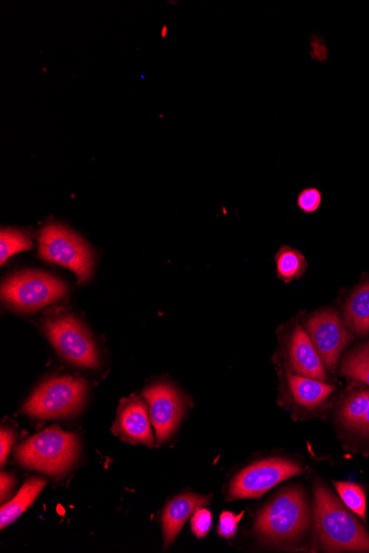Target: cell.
Returning a JSON list of instances; mask_svg holds the SVG:
<instances>
[{"instance_id":"obj_14","label":"cell","mask_w":369,"mask_h":553,"mask_svg":"<svg viewBox=\"0 0 369 553\" xmlns=\"http://www.w3.org/2000/svg\"><path fill=\"white\" fill-rule=\"evenodd\" d=\"M46 486L44 478L34 477L31 478L23 487L20 488L19 493L0 510V527L2 529L12 525L26 510L35 503L37 497Z\"/></svg>"},{"instance_id":"obj_4","label":"cell","mask_w":369,"mask_h":553,"mask_svg":"<svg viewBox=\"0 0 369 553\" xmlns=\"http://www.w3.org/2000/svg\"><path fill=\"white\" fill-rule=\"evenodd\" d=\"M39 255L75 272L79 283L90 279L94 264L92 251L86 241L65 226L48 225L41 230Z\"/></svg>"},{"instance_id":"obj_18","label":"cell","mask_w":369,"mask_h":553,"mask_svg":"<svg viewBox=\"0 0 369 553\" xmlns=\"http://www.w3.org/2000/svg\"><path fill=\"white\" fill-rule=\"evenodd\" d=\"M334 485L343 504L354 514L366 520L367 498L363 487L349 482H335Z\"/></svg>"},{"instance_id":"obj_16","label":"cell","mask_w":369,"mask_h":553,"mask_svg":"<svg viewBox=\"0 0 369 553\" xmlns=\"http://www.w3.org/2000/svg\"><path fill=\"white\" fill-rule=\"evenodd\" d=\"M345 318L354 333L365 336L369 332V282L358 287L345 306Z\"/></svg>"},{"instance_id":"obj_13","label":"cell","mask_w":369,"mask_h":553,"mask_svg":"<svg viewBox=\"0 0 369 553\" xmlns=\"http://www.w3.org/2000/svg\"><path fill=\"white\" fill-rule=\"evenodd\" d=\"M291 366L298 375L325 380V370L318 350L301 327L295 329L290 346Z\"/></svg>"},{"instance_id":"obj_3","label":"cell","mask_w":369,"mask_h":553,"mask_svg":"<svg viewBox=\"0 0 369 553\" xmlns=\"http://www.w3.org/2000/svg\"><path fill=\"white\" fill-rule=\"evenodd\" d=\"M310 525L307 499L298 488L281 493L261 510L256 531L272 544H290L297 541Z\"/></svg>"},{"instance_id":"obj_23","label":"cell","mask_w":369,"mask_h":553,"mask_svg":"<svg viewBox=\"0 0 369 553\" xmlns=\"http://www.w3.org/2000/svg\"><path fill=\"white\" fill-rule=\"evenodd\" d=\"M244 514L245 513L236 515L230 512H225L221 514L218 526V535L226 539L235 537V535L237 534L238 525Z\"/></svg>"},{"instance_id":"obj_24","label":"cell","mask_w":369,"mask_h":553,"mask_svg":"<svg viewBox=\"0 0 369 553\" xmlns=\"http://www.w3.org/2000/svg\"><path fill=\"white\" fill-rule=\"evenodd\" d=\"M321 202L322 195L316 188L304 189L298 197L299 208L307 212V214H312V212L318 210L321 206Z\"/></svg>"},{"instance_id":"obj_1","label":"cell","mask_w":369,"mask_h":553,"mask_svg":"<svg viewBox=\"0 0 369 553\" xmlns=\"http://www.w3.org/2000/svg\"><path fill=\"white\" fill-rule=\"evenodd\" d=\"M315 519L325 550L369 552L365 528L321 484L315 486Z\"/></svg>"},{"instance_id":"obj_2","label":"cell","mask_w":369,"mask_h":553,"mask_svg":"<svg viewBox=\"0 0 369 553\" xmlns=\"http://www.w3.org/2000/svg\"><path fill=\"white\" fill-rule=\"evenodd\" d=\"M78 454L77 436L54 427L31 436L19 446L16 457L28 469L61 476L75 464Z\"/></svg>"},{"instance_id":"obj_10","label":"cell","mask_w":369,"mask_h":553,"mask_svg":"<svg viewBox=\"0 0 369 553\" xmlns=\"http://www.w3.org/2000/svg\"><path fill=\"white\" fill-rule=\"evenodd\" d=\"M158 443L170 439L184 414L181 395L171 385L157 384L144 391Z\"/></svg>"},{"instance_id":"obj_20","label":"cell","mask_w":369,"mask_h":553,"mask_svg":"<svg viewBox=\"0 0 369 553\" xmlns=\"http://www.w3.org/2000/svg\"><path fill=\"white\" fill-rule=\"evenodd\" d=\"M31 248H33V243L24 232L13 229H3L0 232V262L2 264L13 255Z\"/></svg>"},{"instance_id":"obj_11","label":"cell","mask_w":369,"mask_h":553,"mask_svg":"<svg viewBox=\"0 0 369 553\" xmlns=\"http://www.w3.org/2000/svg\"><path fill=\"white\" fill-rule=\"evenodd\" d=\"M114 432L122 439L132 443H143L153 446L154 436L151 428V418L145 403L135 397L125 400L121 404Z\"/></svg>"},{"instance_id":"obj_21","label":"cell","mask_w":369,"mask_h":553,"mask_svg":"<svg viewBox=\"0 0 369 553\" xmlns=\"http://www.w3.org/2000/svg\"><path fill=\"white\" fill-rule=\"evenodd\" d=\"M342 372L345 376L363 381L369 386V359L357 350L346 358Z\"/></svg>"},{"instance_id":"obj_25","label":"cell","mask_w":369,"mask_h":553,"mask_svg":"<svg viewBox=\"0 0 369 553\" xmlns=\"http://www.w3.org/2000/svg\"><path fill=\"white\" fill-rule=\"evenodd\" d=\"M15 434L12 430L2 429L0 433V461L2 465L6 463L10 450L13 448Z\"/></svg>"},{"instance_id":"obj_8","label":"cell","mask_w":369,"mask_h":553,"mask_svg":"<svg viewBox=\"0 0 369 553\" xmlns=\"http://www.w3.org/2000/svg\"><path fill=\"white\" fill-rule=\"evenodd\" d=\"M302 466L289 460L268 459L252 464L238 474L230 486L233 499L259 498L289 478L300 475Z\"/></svg>"},{"instance_id":"obj_6","label":"cell","mask_w":369,"mask_h":553,"mask_svg":"<svg viewBox=\"0 0 369 553\" xmlns=\"http://www.w3.org/2000/svg\"><path fill=\"white\" fill-rule=\"evenodd\" d=\"M68 293L65 283L40 271L20 272L2 286L3 300L20 312H35Z\"/></svg>"},{"instance_id":"obj_22","label":"cell","mask_w":369,"mask_h":553,"mask_svg":"<svg viewBox=\"0 0 369 553\" xmlns=\"http://www.w3.org/2000/svg\"><path fill=\"white\" fill-rule=\"evenodd\" d=\"M213 525V515L205 508L196 510L192 518V530L196 537L204 538Z\"/></svg>"},{"instance_id":"obj_17","label":"cell","mask_w":369,"mask_h":553,"mask_svg":"<svg viewBox=\"0 0 369 553\" xmlns=\"http://www.w3.org/2000/svg\"><path fill=\"white\" fill-rule=\"evenodd\" d=\"M340 419L346 428L369 435V391L354 393L347 399Z\"/></svg>"},{"instance_id":"obj_5","label":"cell","mask_w":369,"mask_h":553,"mask_svg":"<svg viewBox=\"0 0 369 553\" xmlns=\"http://www.w3.org/2000/svg\"><path fill=\"white\" fill-rule=\"evenodd\" d=\"M86 380L71 377L52 378L36 389L24 406L30 417L50 420L71 416L86 399Z\"/></svg>"},{"instance_id":"obj_9","label":"cell","mask_w":369,"mask_h":553,"mask_svg":"<svg viewBox=\"0 0 369 553\" xmlns=\"http://www.w3.org/2000/svg\"><path fill=\"white\" fill-rule=\"evenodd\" d=\"M308 334L326 368L333 370L352 336L336 312L315 314L307 324Z\"/></svg>"},{"instance_id":"obj_15","label":"cell","mask_w":369,"mask_h":553,"mask_svg":"<svg viewBox=\"0 0 369 553\" xmlns=\"http://www.w3.org/2000/svg\"><path fill=\"white\" fill-rule=\"evenodd\" d=\"M289 385L295 401L305 408L320 406L334 390L332 386L321 380L300 375H290Z\"/></svg>"},{"instance_id":"obj_7","label":"cell","mask_w":369,"mask_h":553,"mask_svg":"<svg viewBox=\"0 0 369 553\" xmlns=\"http://www.w3.org/2000/svg\"><path fill=\"white\" fill-rule=\"evenodd\" d=\"M45 331L58 353L70 363L86 368L99 366L97 347L77 318L66 315L50 319Z\"/></svg>"},{"instance_id":"obj_27","label":"cell","mask_w":369,"mask_h":553,"mask_svg":"<svg viewBox=\"0 0 369 553\" xmlns=\"http://www.w3.org/2000/svg\"><path fill=\"white\" fill-rule=\"evenodd\" d=\"M357 352L369 359V343L357 349Z\"/></svg>"},{"instance_id":"obj_26","label":"cell","mask_w":369,"mask_h":553,"mask_svg":"<svg viewBox=\"0 0 369 553\" xmlns=\"http://www.w3.org/2000/svg\"><path fill=\"white\" fill-rule=\"evenodd\" d=\"M14 477L12 475L2 473V477H0V492H2V501L9 495L10 492H12V489L14 487Z\"/></svg>"},{"instance_id":"obj_19","label":"cell","mask_w":369,"mask_h":553,"mask_svg":"<svg viewBox=\"0 0 369 553\" xmlns=\"http://www.w3.org/2000/svg\"><path fill=\"white\" fill-rule=\"evenodd\" d=\"M305 268H307V261L301 252L283 247L278 253L277 269L282 280L290 282L298 278Z\"/></svg>"},{"instance_id":"obj_12","label":"cell","mask_w":369,"mask_h":553,"mask_svg":"<svg viewBox=\"0 0 369 553\" xmlns=\"http://www.w3.org/2000/svg\"><path fill=\"white\" fill-rule=\"evenodd\" d=\"M209 497L195 494H184L173 499L164 510L163 531L164 548L171 546L189 517L199 508L209 504Z\"/></svg>"}]
</instances>
